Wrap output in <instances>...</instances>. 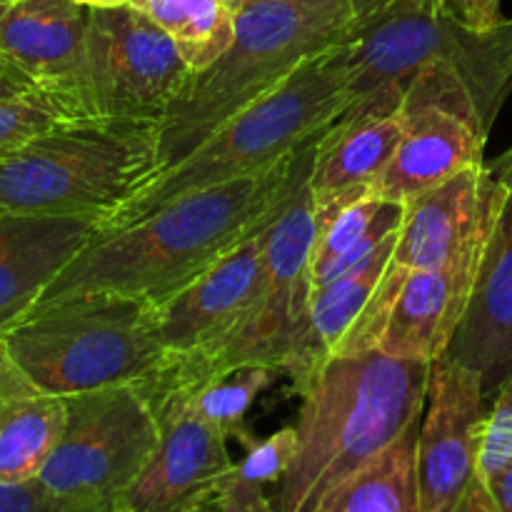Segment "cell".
<instances>
[{
    "mask_svg": "<svg viewBox=\"0 0 512 512\" xmlns=\"http://www.w3.org/2000/svg\"><path fill=\"white\" fill-rule=\"evenodd\" d=\"M435 5L445 15L475 30L498 28L508 20L503 15V8H500L503 0H435Z\"/></svg>",
    "mask_w": 512,
    "mask_h": 512,
    "instance_id": "cell-31",
    "label": "cell"
},
{
    "mask_svg": "<svg viewBox=\"0 0 512 512\" xmlns=\"http://www.w3.org/2000/svg\"><path fill=\"white\" fill-rule=\"evenodd\" d=\"M280 375L283 373L275 368L248 365V368L230 370L218 380H210L208 385L195 390L188 400L205 423L218 428L228 438L240 440L248 433L245 418H248L250 408L265 390L278 383Z\"/></svg>",
    "mask_w": 512,
    "mask_h": 512,
    "instance_id": "cell-27",
    "label": "cell"
},
{
    "mask_svg": "<svg viewBox=\"0 0 512 512\" xmlns=\"http://www.w3.org/2000/svg\"><path fill=\"white\" fill-rule=\"evenodd\" d=\"M160 443L110 512H218V485L233 468L228 435L205 423L185 395L155 400Z\"/></svg>",
    "mask_w": 512,
    "mask_h": 512,
    "instance_id": "cell-13",
    "label": "cell"
},
{
    "mask_svg": "<svg viewBox=\"0 0 512 512\" xmlns=\"http://www.w3.org/2000/svg\"><path fill=\"white\" fill-rule=\"evenodd\" d=\"M160 443V415L145 383L65 398V423L38 483L78 512H110Z\"/></svg>",
    "mask_w": 512,
    "mask_h": 512,
    "instance_id": "cell-9",
    "label": "cell"
},
{
    "mask_svg": "<svg viewBox=\"0 0 512 512\" xmlns=\"http://www.w3.org/2000/svg\"><path fill=\"white\" fill-rule=\"evenodd\" d=\"M95 230L90 218L0 210V333L38 303Z\"/></svg>",
    "mask_w": 512,
    "mask_h": 512,
    "instance_id": "cell-18",
    "label": "cell"
},
{
    "mask_svg": "<svg viewBox=\"0 0 512 512\" xmlns=\"http://www.w3.org/2000/svg\"><path fill=\"white\" fill-rule=\"evenodd\" d=\"M190 75L175 40L138 8H90L80 118L160 125Z\"/></svg>",
    "mask_w": 512,
    "mask_h": 512,
    "instance_id": "cell-10",
    "label": "cell"
},
{
    "mask_svg": "<svg viewBox=\"0 0 512 512\" xmlns=\"http://www.w3.org/2000/svg\"><path fill=\"white\" fill-rule=\"evenodd\" d=\"M0 512H78L55 500L38 480L3 483L0 480Z\"/></svg>",
    "mask_w": 512,
    "mask_h": 512,
    "instance_id": "cell-30",
    "label": "cell"
},
{
    "mask_svg": "<svg viewBox=\"0 0 512 512\" xmlns=\"http://www.w3.org/2000/svg\"><path fill=\"white\" fill-rule=\"evenodd\" d=\"M15 98H43V95H40L33 85L23 83V80L13 78V75L0 70V100H15Z\"/></svg>",
    "mask_w": 512,
    "mask_h": 512,
    "instance_id": "cell-33",
    "label": "cell"
},
{
    "mask_svg": "<svg viewBox=\"0 0 512 512\" xmlns=\"http://www.w3.org/2000/svg\"><path fill=\"white\" fill-rule=\"evenodd\" d=\"M512 460V373L495 390L480 450V483L493 478Z\"/></svg>",
    "mask_w": 512,
    "mask_h": 512,
    "instance_id": "cell-29",
    "label": "cell"
},
{
    "mask_svg": "<svg viewBox=\"0 0 512 512\" xmlns=\"http://www.w3.org/2000/svg\"><path fill=\"white\" fill-rule=\"evenodd\" d=\"M405 205L375 195L315 205V245L310 255L313 290L358 268L398 233Z\"/></svg>",
    "mask_w": 512,
    "mask_h": 512,
    "instance_id": "cell-23",
    "label": "cell"
},
{
    "mask_svg": "<svg viewBox=\"0 0 512 512\" xmlns=\"http://www.w3.org/2000/svg\"><path fill=\"white\" fill-rule=\"evenodd\" d=\"M350 103V40L305 60L283 85L220 125L185 158L145 180L98 230L145 218L188 193L273 168L330 128Z\"/></svg>",
    "mask_w": 512,
    "mask_h": 512,
    "instance_id": "cell-5",
    "label": "cell"
},
{
    "mask_svg": "<svg viewBox=\"0 0 512 512\" xmlns=\"http://www.w3.org/2000/svg\"><path fill=\"white\" fill-rule=\"evenodd\" d=\"M313 170V168H310ZM315 245V200L310 173L295 188L285 208L270 225L258 288L233 328L205 348L173 355V368L153 385L155 398L190 395L248 365L283 373L308 320L310 255Z\"/></svg>",
    "mask_w": 512,
    "mask_h": 512,
    "instance_id": "cell-8",
    "label": "cell"
},
{
    "mask_svg": "<svg viewBox=\"0 0 512 512\" xmlns=\"http://www.w3.org/2000/svg\"><path fill=\"white\" fill-rule=\"evenodd\" d=\"M85 8H118V5H130V0H78Z\"/></svg>",
    "mask_w": 512,
    "mask_h": 512,
    "instance_id": "cell-35",
    "label": "cell"
},
{
    "mask_svg": "<svg viewBox=\"0 0 512 512\" xmlns=\"http://www.w3.org/2000/svg\"><path fill=\"white\" fill-rule=\"evenodd\" d=\"M0 3H13V0H0Z\"/></svg>",
    "mask_w": 512,
    "mask_h": 512,
    "instance_id": "cell-37",
    "label": "cell"
},
{
    "mask_svg": "<svg viewBox=\"0 0 512 512\" xmlns=\"http://www.w3.org/2000/svg\"><path fill=\"white\" fill-rule=\"evenodd\" d=\"M245 455L233 463L218 485V512H278L265 490L278 488L295 455V428L278 430L258 440L250 433L240 438Z\"/></svg>",
    "mask_w": 512,
    "mask_h": 512,
    "instance_id": "cell-26",
    "label": "cell"
},
{
    "mask_svg": "<svg viewBox=\"0 0 512 512\" xmlns=\"http://www.w3.org/2000/svg\"><path fill=\"white\" fill-rule=\"evenodd\" d=\"M358 20L355 0H245L230 48L190 75L160 120V170L273 93L305 60L353 38Z\"/></svg>",
    "mask_w": 512,
    "mask_h": 512,
    "instance_id": "cell-4",
    "label": "cell"
},
{
    "mask_svg": "<svg viewBox=\"0 0 512 512\" xmlns=\"http://www.w3.org/2000/svg\"><path fill=\"white\" fill-rule=\"evenodd\" d=\"M490 165L503 180V203L473 300L448 350V358L480 375L488 398L512 373V145Z\"/></svg>",
    "mask_w": 512,
    "mask_h": 512,
    "instance_id": "cell-16",
    "label": "cell"
},
{
    "mask_svg": "<svg viewBox=\"0 0 512 512\" xmlns=\"http://www.w3.org/2000/svg\"><path fill=\"white\" fill-rule=\"evenodd\" d=\"M320 135L273 168L175 198L123 228L95 230L33 308L85 293L160 305L278 218L313 168Z\"/></svg>",
    "mask_w": 512,
    "mask_h": 512,
    "instance_id": "cell-1",
    "label": "cell"
},
{
    "mask_svg": "<svg viewBox=\"0 0 512 512\" xmlns=\"http://www.w3.org/2000/svg\"><path fill=\"white\" fill-rule=\"evenodd\" d=\"M418 430L345 480L318 512H418Z\"/></svg>",
    "mask_w": 512,
    "mask_h": 512,
    "instance_id": "cell-24",
    "label": "cell"
},
{
    "mask_svg": "<svg viewBox=\"0 0 512 512\" xmlns=\"http://www.w3.org/2000/svg\"><path fill=\"white\" fill-rule=\"evenodd\" d=\"M130 5L175 40L193 73L215 63L233 43L235 13L228 0H130Z\"/></svg>",
    "mask_w": 512,
    "mask_h": 512,
    "instance_id": "cell-25",
    "label": "cell"
},
{
    "mask_svg": "<svg viewBox=\"0 0 512 512\" xmlns=\"http://www.w3.org/2000/svg\"><path fill=\"white\" fill-rule=\"evenodd\" d=\"M405 125L408 120L400 110L335 120L320 135L315 148L313 170H310L315 205L373 195L370 188L393 158L400 138L405 135Z\"/></svg>",
    "mask_w": 512,
    "mask_h": 512,
    "instance_id": "cell-21",
    "label": "cell"
},
{
    "mask_svg": "<svg viewBox=\"0 0 512 512\" xmlns=\"http://www.w3.org/2000/svg\"><path fill=\"white\" fill-rule=\"evenodd\" d=\"M433 3H435V0H433Z\"/></svg>",
    "mask_w": 512,
    "mask_h": 512,
    "instance_id": "cell-38",
    "label": "cell"
},
{
    "mask_svg": "<svg viewBox=\"0 0 512 512\" xmlns=\"http://www.w3.org/2000/svg\"><path fill=\"white\" fill-rule=\"evenodd\" d=\"M488 410L475 370L448 355L435 360L418 430V512H488L480 483Z\"/></svg>",
    "mask_w": 512,
    "mask_h": 512,
    "instance_id": "cell-12",
    "label": "cell"
},
{
    "mask_svg": "<svg viewBox=\"0 0 512 512\" xmlns=\"http://www.w3.org/2000/svg\"><path fill=\"white\" fill-rule=\"evenodd\" d=\"M65 423V398L45 393L0 343V480L38 478Z\"/></svg>",
    "mask_w": 512,
    "mask_h": 512,
    "instance_id": "cell-22",
    "label": "cell"
},
{
    "mask_svg": "<svg viewBox=\"0 0 512 512\" xmlns=\"http://www.w3.org/2000/svg\"><path fill=\"white\" fill-rule=\"evenodd\" d=\"M395 238L398 233L385 240L358 268L313 290L303 335L283 370L285 378L293 380L295 393H300L310 383L320 365L328 363L338 353L353 325L368 310L380 280L390 268Z\"/></svg>",
    "mask_w": 512,
    "mask_h": 512,
    "instance_id": "cell-20",
    "label": "cell"
},
{
    "mask_svg": "<svg viewBox=\"0 0 512 512\" xmlns=\"http://www.w3.org/2000/svg\"><path fill=\"white\" fill-rule=\"evenodd\" d=\"M510 93V18L475 30L433 0H390L350 38V103L340 118L440 108L490 138Z\"/></svg>",
    "mask_w": 512,
    "mask_h": 512,
    "instance_id": "cell-2",
    "label": "cell"
},
{
    "mask_svg": "<svg viewBox=\"0 0 512 512\" xmlns=\"http://www.w3.org/2000/svg\"><path fill=\"white\" fill-rule=\"evenodd\" d=\"M90 8L78 0L0 3V70L33 85L65 118H80Z\"/></svg>",
    "mask_w": 512,
    "mask_h": 512,
    "instance_id": "cell-14",
    "label": "cell"
},
{
    "mask_svg": "<svg viewBox=\"0 0 512 512\" xmlns=\"http://www.w3.org/2000/svg\"><path fill=\"white\" fill-rule=\"evenodd\" d=\"M63 113L50 100L43 98H15L0 100V158L28 140L38 138L45 130L65 123Z\"/></svg>",
    "mask_w": 512,
    "mask_h": 512,
    "instance_id": "cell-28",
    "label": "cell"
},
{
    "mask_svg": "<svg viewBox=\"0 0 512 512\" xmlns=\"http://www.w3.org/2000/svg\"><path fill=\"white\" fill-rule=\"evenodd\" d=\"M243 3H245V0H228V5L233 8V13H238V10L243 8Z\"/></svg>",
    "mask_w": 512,
    "mask_h": 512,
    "instance_id": "cell-36",
    "label": "cell"
},
{
    "mask_svg": "<svg viewBox=\"0 0 512 512\" xmlns=\"http://www.w3.org/2000/svg\"><path fill=\"white\" fill-rule=\"evenodd\" d=\"M433 363L380 350L338 353L300 390L295 455L275 488L278 512H318L348 478L418 428Z\"/></svg>",
    "mask_w": 512,
    "mask_h": 512,
    "instance_id": "cell-3",
    "label": "cell"
},
{
    "mask_svg": "<svg viewBox=\"0 0 512 512\" xmlns=\"http://www.w3.org/2000/svg\"><path fill=\"white\" fill-rule=\"evenodd\" d=\"M488 512H512V460L483 483Z\"/></svg>",
    "mask_w": 512,
    "mask_h": 512,
    "instance_id": "cell-32",
    "label": "cell"
},
{
    "mask_svg": "<svg viewBox=\"0 0 512 512\" xmlns=\"http://www.w3.org/2000/svg\"><path fill=\"white\" fill-rule=\"evenodd\" d=\"M270 225L243 240L168 300L155 305V325L168 353L188 355L205 348L228 333L245 313L263 273Z\"/></svg>",
    "mask_w": 512,
    "mask_h": 512,
    "instance_id": "cell-17",
    "label": "cell"
},
{
    "mask_svg": "<svg viewBox=\"0 0 512 512\" xmlns=\"http://www.w3.org/2000/svg\"><path fill=\"white\" fill-rule=\"evenodd\" d=\"M388 3H390V0H355V5H358L360 20L370 18V15L378 13V10H383ZM360 20H358V23H360Z\"/></svg>",
    "mask_w": 512,
    "mask_h": 512,
    "instance_id": "cell-34",
    "label": "cell"
},
{
    "mask_svg": "<svg viewBox=\"0 0 512 512\" xmlns=\"http://www.w3.org/2000/svg\"><path fill=\"white\" fill-rule=\"evenodd\" d=\"M503 203V180L490 163L473 165L405 203L393 270H428L463 258L490 240Z\"/></svg>",
    "mask_w": 512,
    "mask_h": 512,
    "instance_id": "cell-15",
    "label": "cell"
},
{
    "mask_svg": "<svg viewBox=\"0 0 512 512\" xmlns=\"http://www.w3.org/2000/svg\"><path fill=\"white\" fill-rule=\"evenodd\" d=\"M0 343L38 388L60 398L108 385H153L173 368L155 305L123 295L85 293L38 305L3 330Z\"/></svg>",
    "mask_w": 512,
    "mask_h": 512,
    "instance_id": "cell-6",
    "label": "cell"
},
{
    "mask_svg": "<svg viewBox=\"0 0 512 512\" xmlns=\"http://www.w3.org/2000/svg\"><path fill=\"white\" fill-rule=\"evenodd\" d=\"M485 250L488 243L440 268H388L338 353L380 350L425 363L448 355L473 300Z\"/></svg>",
    "mask_w": 512,
    "mask_h": 512,
    "instance_id": "cell-11",
    "label": "cell"
},
{
    "mask_svg": "<svg viewBox=\"0 0 512 512\" xmlns=\"http://www.w3.org/2000/svg\"><path fill=\"white\" fill-rule=\"evenodd\" d=\"M158 170V125L65 120L0 158V210L100 225Z\"/></svg>",
    "mask_w": 512,
    "mask_h": 512,
    "instance_id": "cell-7",
    "label": "cell"
},
{
    "mask_svg": "<svg viewBox=\"0 0 512 512\" xmlns=\"http://www.w3.org/2000/svg\"><path fill=\"white\" fill-rule=\"evenodd\" d=\"M403 115L408 120L405 135L370 188L375 198L405 205L463 170L485 163L488 138L460 115L440 108L408 110Z\"/></svg>",
    "mask_w": 512,
    "mask_h": 512,
    "instance_id": "cell-19",
    "label": "cell"
}]
</instances>
